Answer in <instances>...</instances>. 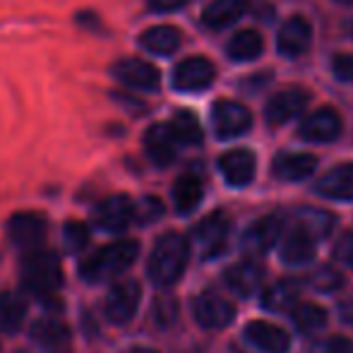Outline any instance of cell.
<instances>
[{
  "label": "cell",
  "mask_w": 353,
  "mask_h": 353,
  "mask_svg": "<svg viewBox=\"0 0 353 353\" xmlns=\"http://www.w3.org/2000/svg\"><path fill=\"white\" fill-rule=\"evenodd\" d=\"M212 123L216 137L233 140V137H241L250 130L252 116L245 106H241L236 101H216L212 108Z\"/></svg>",
  "instance_id": "9c48e42d"
},
{
  "label": "cell",
  "mask_w": 353,
  "mask_h": 353,
  "mask_svg": "<svg viewBox=\"0 0 353 353\" xmlns=\"http://www.w3.org/2000/svg\"><path fill=\"white\" fill-rule=\"evenodd\" d=\"M137 255H140V243L132 241V238H121V241L99 248L92 255L84 257L79 262V276L92 283L108 281L130 270L135 265Z\"/></svg>",
  "instance_id": "6da1fadb"
},
{
  "label": "cell",
  "mask_w": 353,
  "mask_h": 353,
  "mask_svg": "<svg viewBox=\"0 0 353 353\" xmlns=\"http://www.w3.org/2000/svg\"><path fill=\"white\" fill-rule=\"evenodd\" d=\"M255 154L248 152V149H231V152H226L219 159L221 176L233 188H245L255 178Z\"/></svg>",
  "instance_id": "5bb4252c"
},
{
  "label": "cell",
  "mask_w": 353,
  "mask_h": 353,
  "mask_svg": "<svg viewBox=\"0 0 353 353\" xmlns=\"http://www.w3.org/2000/svg\"><path fill=\"white\" fill-rule=\"evenodd\" d=\"M262 48H265V41H262L260 34L252 32V29H243V32H238L236 37L228 41L226 53L231 61L248 63V61H255L262 53Z\"/></svg>",
  "instance_id": "83f0119b"
},
{
  "label": "cell",
  "mask_w": 353,
  "mask_h": 353,
  "mask_svg": "<svg viewBox=\"0 0 353 353\" xmlns=\"http://www.w3.org/2000/svg\"><path fill=\"white\" fill-rule=\"evenodd\" d=\"M312 39V29L307 24V19L303 17H291L286 24L279 29V39H276V48L281 56L286 58H298L307 51Z\"/></svg>",
  "instance_id": "e0dca14e"
},
{
  "label": "cell",
  "mask_w": 353,
  "mask_h": 353,
  "mask_svg": "<svg viewBox=\"0 0 353 353\" xmlns=\"http://www.w3.org/2000/svg\"><path fill=\"white\" fill-rule=\"evenodd\" d=\"M32 339L43 349H58V346L68 344L70 339V330L65 322L56 320V317H43V320L34 322L32 327Z\"/></svg>",
  "instance_id": "4316f807"
},
{
  "label": "cell",
  "mask_w": 353,
  "mask_h": 353,
  "mask_svg": "<svg viewBox=\"0 0 353 353\" xmlns=\"http://www.w3.org/2000/svg\"><path fill=\"white\" fill-rule=\"evenodd\" d=\"M305 106H307V94L303 89H283V92L274 94L267 101L265 118L270 125H283L291 118H296Z\"/></svg>",
  "instance_id": "9a60e30c"
},
{
  "label": "cell",
  "mask_w": 353,
  "mask_h": 353,
  "mask_svg": "<svg viewBox=\"0 0 353 353\" xmlns=\"http://www.w3.org/2000/svg\"><path fill=\"white\" fill-rule=\"evenodd\" d=\"M173 207H176L178 214L188 216L202 205V197H205V185L197 176L192 173H185L181 176L176 183H173Z\"/></svg>",
  "instance_id": "44dd1931"
},
{
  "label": "cell",
  "mask_w": 353,
  "mask_h": 353,
  "mask_svg": "<svg viewBox=\"0 0 353 353\" xmlns=\"http://www.w3.org/2000/svg\"><path fill=\"white\" fill-rule=\"evenodd\" d=\"M190 257V245L181 233H163L154 245L152 255L147 262L149 279L157 283L159 288L173 286L183 276Z\"/></svg>",
  "instance_id": "7a4b0ae2"
},
{
  "label": "cell",
  "mask_w": 353,
  "mask_h": 353,
  "mask_svg": "<svg viewBox=\"0 0 353 353\" xmlns=\"http://www.w3.org/2000/svg\"><path fill=\"white\" fill-rule=\"evenodd\" d=\"M178 317V301L173 296H161L157 298L154 303V320L159 322L161 327H168L173 325Z\"/></svg>",
  "instance_id": "836d02e7"
},
{
  "label": "cell",
  "mask_w": 353,
  "mask_h": 353,
  "mask_svg": "<svg viewBox=\"0 0 353 353\" xmlns=\"http://www.w3.org/2000/svg\"><path fill=\"white\" fill-rule=\"evenodd\" d=\"M262 305L272 312H291L298 305V283L296 281H276L262 293Z\"/></svg>",
  "instance_id": "f1b7e54d"
},
{
  "label": "cell",
  "mask_w": 353,
  "mask_h": 353,
  "mask_svg": "<svg viewBox=\"0 0 353 353\" xmlns=\"http://www.w3.org/2000/svg\"><path fill=\"white\" fill-rule=\"evenodd\" d=\"M27 317V301L19 293L5 291L0 293V332L14 334L24 325Z\"/></svg>",
  "instance_id": "484cf974"
},
{
  "label": "cell",
  "mask_w": 353,
  "mask_h": 353,
  "mask_svg": "<svg viewBox=\"0 0 353 353\" xmlns=\"http://www.w3.org/2000/svg\"><path fill=\"white\" fill-rule=\"evenodd\" d=\"M283 233V221L276 214H267V216L257 219L255 223L248 226V231L243 233V248L250 255H265L267 250L279 243Z\"/></svg>",
  "instance_id": "8fae6325"
},
{
  "label": "cell",
  "mask_w": 353,
  "mask_h": 353,
  "mask_svg": "<svg viewBox=\"0 0 353 353\" xmlns=\"http://www.w3.org/2000/svg\"><path fill=\"white\" fill-rule=\"evenodd\" d=\"M137 205L128 195H111L94 210V223L106 233H121L135 221Z\"/></svg>",
  "instance_id": "52a82bcc"
},
{
  "label": "cell",
  "mask_w": 353,
  "mask_h": 353,
  "mask_svg": "<svg viewBox=\"0 0 353 353\" xmlns=\"http://www.w3.org/2000/svg\"><path fill=\"white\" fill-rule=\"evenodd\" d=\"M161 214H163V205L159 197H144L140 205H137L135 221L152 223V221H157V219H161Z\"/></svg>",
  "instance_id": "d590c367"
},
{
  "label": "cell",
  "mask_w": 353,
  "mask_h": 353,
  "mask_svg": "<svg viewBox=\"0 0 353 353\" xmlns=\"http://www.w3.org/2000/svg\"><path fill=\"white\" fill-rule=\"evenodd\" d=\"M315 238L310 233H305L301 226H296L281 243V260L291 267H303V265H310L315 260Z\"/></svg>",
  "instance_id": "d6986e66"
},
{
  "label": "cell",
  "mask_w": 353,
  "mask_h": 353,
  "mask_svg": "<svg viewBox=\"0 0 353 353\" xmlns=\"http://www.w3.org/2000/svg\"><path fill=\"white\" fill-rule=\"evenodd\" d=\"M245 341L250 346H255L257 351L262 353H288L291 349V336L288 332H283L281 327L272 325V322L265 320H255L245 327L243 332Z\"/></svg>",
  "instance_id": "4fadbf2b"
},
{
  "label": "cell",
  "mask_w": 353,
  "mask_h": 353,
  "mask_svg": "<svg viewBox=\"0 0 353 353\" xmlns=\"http://www.w3.org/2000/svg\"><path fill=\"white\" fill-rule=\"evenodd\" d=\"M339 317L344 322H349V325H353V293L339 303Z\"/></svg>",
  "instance_id": "60d3db41"
},
{
  "label": "cell",
  "mask_w": 353,
  "mask_h": 353,
  "mask_svg": "<svg viewBox=\"0 0 353 353\" xmlns=\"http://www.w3.org/2000/svg\"><path fill=\"white\" fill-rule=\"evenodd\" d=\"M144 152L157 166H168L173 163L178 154V142L173 137L168 125H152L144 132Z\"/></svg>",
  "instance_id": "ac0fdd59"
},
{
  "label": "cell",
  "mask_w": 353,
  "mask_h": 353,
  "mask_svg": "<svg viewBox=\"0 0 353 353\" xmlns=\"http://www.w3.org/2000/svg\"><path fill=\"white\" fill-rule=\"evenodd\" d=\"M128 353H159V351L147 349V346H135V349H128Z\"/></svg>",
  "instance_id": "b9f144b4"
},
{
  "label": "cell",
  "mask_w": 353,
  "mask_h": 353,
  "mask_svg": "<svg viewBox=\"0 0 353 353\" xmlns=\"http://www.w3.org/2000/svg\"><path fill=\"white\" fill-rule=\"evenodd\" d=\"M173 137H176L178 144H188V147H195V144L202 142V125L197 121L195 113L190 111H178L176 116L168 123Z\"/></svg>",
  "instance_id": "4dcf8cb0"
},
{
  "label": "cell",
  "mask_w": 353,
  "mask_h": 353,
  "mask_svg": "<svg viewBox=\"0 0 353 353\" xmlns=\"http://www.w3.org/2000/svg\"><path fill=\"white\" fill-rule=\"evenodd\" d=\"M341 132V118L334 108H320L310 113L301 125V137L307 142H332Z\"/></svg>",
  "instance_id": "2e32d148"
},
{
  "label": "cell",
  "mask_w": 353,
  "mask_h": 353,
  "mask_svg": "<svg viewBox=\"0 0 353 353\" xmlns=\"http://www.w3.org/2000/svg\"><path fill=\"white\" fill-rule=\"evenodd\" d=\"M192 312H195V320L200 322L205 330H223L233 322L236 317V307L228 301L226 296H221L219 291H202L200 296L192 303Z\"/></svg>",
  "instance_id": "5b68a950"
},
{
  "label": "cell",
  "mask_w": 353,
  "mask_h": 353,
  "mask_svg": "<svg viewBox=\"0 0 353 353\" xmlns=\"http://www.w3.org/2000/svg\"><path fill=\"white\" fill-rule=\"evenodd\" d=\"M312 353H353V341L346 336H327L312 349Z\"/></svg>",
  "instance_id": "8d00e7d4"
},
{
  "label": "cell",
  "mask_w": 353,
  "mask_h": 353,
  "mask_svg": "<svg viewBox=\"0 0 353 353\" xmlns=\"http://www.w3.org/2000/svg\"><path fill=\"white\" fill-rule=\"evenodd\" d=\"M223 279H226V286L231 288V293H236L238 298H250L260 288L262 272L250 262H241V265L228 267Z\"/></svg>",
  "instance_id": "d4e9b609"
},
{
  "label": "cell",
  "mask_w": 353,
  "mask_h": 353,
  "mask_svg": "<svg viewBox=\"0 0 353 353\" xmlns=\"http://www.w3.org/2000/svg\"><path fill=\"white\" fill-rule=\"evenodd\" d=\"M228 231H231V221L223 212H214L205 216L192 231V243L197 245L202 257H216L219 252L226 248Z\"/></svg>",
  "instance_id": "ba28073f"
},
{
  "label": "cell",
  "mask_w": 353,
  "mask_h": 353,
  "mask_svg": "<svg viewBox=\"0 0 353 353\" xmlns=\"http://www.w3.org/2000/svg\"><path fill=\"white\" fill-rule=\"evenodd\" d=\"M336 260L344 262L349 270H353V233H344V236L336 241Z\"/></svg>",
  "instance_id": "74e56055"
},
{
  "label": "cell",
  "mask_w": 353,
  "mask_h": 353,
  "mask_svg": "<svg viewBox=\"0 0 353 353\" xmlns=\"http://www.w3.org/2000/svg\"><path fill=\"white\" fill-rule=\"evenodd\" d=\"M142 301V288L135 279H123L113 283L103 301V315L113 325H128L137 315Z\"/></svg>",
  "instance_id": "277c9868"
},
{
  "label": "cell",
  "mask_w": 353,
  "mask_h": 353,
  "mask_svg": "<svg viewBox=\"0 0 353 353\" xmlns=\"http://www.w3.org/2000/svg\"><path fill=\"white\" fill-rule=\"evenodd\" d=\"M296 219H298V226L305 233H310L315 241L327 238L332 233V228H334V216L325 210H315V207H303Z\"/></svg>",
  "instance_id": "1f68e13d"
},
{
  "label": "cell",
  "mask_w": 353,
  "mask_h": 353,
  "mask_svg": "<svg viewBox=\"0 0 353 353\" xmlns=\"http://www.w3.org/2000/svg\"><path fill=\"white\" fill-rule=\"evenodd\" d=\"M181 32L176 27H168V24L147 29L140 37V46L144 51L154 53V56H171L181 48Z\"/></svg>",
  "instance_id": "cb8c5ba5"
},
{
  "label": "cell",
  "mask_w": 353,
  "mask_h": 353,
  "mask_svg": "<svg viewBox=\"0 0 353 353\" xmlns=\"http://www.w3.org/2000/svg\"><path fill=\"white\" fill-rule=\"evenodd\" d=\"M315 190L330 200L349 202L353 200V163H341L317 181Z\"/></svg>",
  "instance_id": "ffe728a7"
},
{
  "label": "cell",
  "mask_w": 353,
  "mask_h": 353,
  "mask_svg": "<svg viewBox=\"0 0 353 353\" xmlns=\"http://www.w3.org/2000/svg\"><path fill=\"white\" fill-rule=\"evenodd\" d=\"M291 320L301 334H317L327 327V310L315 303H298L291 310Z\"/></svg>",
  "instance_id": "f546056e"
},
{
  "label": "cell",
  "mask_w": 353,
  "mask_h": 353,
  "mask_svg": "<svg viewBox=\"0 0 353 353\" xmlns=\"http://www.w3.org/2000/svg\"><path fill=\"white\" fill-rule=\"evenodd\" d=\"M312 288H317V291L322 293H330V291H336V288H341V274L336 270H332V267H322V270H317V274H312Z\"/></svg>",
  "instance_id": "e575fe53"
},
{
  "label": "cell",
  "mask_w": 353,
  "mask_h": 353,
  "mask_svg": "<svg viewBox=\"0 0 353 353\" xmlns=\"http://www.w3.org/2000/svg\"><path fill=\"white\" fill-rule=\"evenodd\" d=\"M339 3H344V5H353V0H339Z\"/></svg>",
  "instance_id": "7bdbcfd3"
},
{
  "label": "cell",
  "mask_w": 353,
  "mask_h": 353,
  "mask_svg": "<svg viewBox=\"0 0 353 353\" xmlns=\"http://www.w3.org/2000/svg\"><path fill=\"white\" fill-rule=\"evenodd\" d=\"M48 231L46 216L39 212H17L8 221V238L12 245L24 250H39Z\"/></svg>",
  "instance_id": "8992f818"
},
{
  "label": "cell",
  "mask_w": 353,
  "mask_h": 353,
  "mask_svg": "<svg viewBox=\"0 0 353 353\" xmlns=\"http://www.w3.org/2000/svg\"><path fill=\"white\" fill-rule=\"evenodd\" d=\"M149 8L157 10V12H171V10H178L183 5H188L190 0H147Z\"/></svg>",
  "instance_id": "ab89813d"
},
{
  "label": "cell",
  "mask_w": 353,
  "mask_h": 353,
  "mask_svg": "<svg viewBox=\"0 0 353 353\" xmlns=\"http://www.w3.org/2000/svg\"><path fill=\"white\" fill-rule=\"evenodd\" d=\"M63 243H65L68 252L77 255L89 245V228L82 221H68L63 226Z\"/></svg>",
  "instance_id": "d6a6232c"
},
{
  "label": "cell",
  "mask_w": 353,
  "mask_h": 353,
  "mask_svg": "<svg viewBox=\"0 0 353 353\" xmlns=\"http://www.w3.org/2000/svg\"><path fill=\"white\" fill-rule=\"evenodd\" d=\"M113 77L123 82L130 89H140V92H157L161 84V74L154 65L140 58H123L111 68Z\"/></svg>",
  "instance_id": "30bf717a"
},
{
  "label": "cell",
  "mask_w": 353,
  "mask_h": 353,
  "mask_svg": "<svg viewBox=\"0 0 353 353\" xmlns=\"http://www.w3.org/2000/svg\"><path fill=\"white\" fill-rule=\"evenodd\" d=\"M22 283L37 296H53L63 283V267L56 252L32 250L22 260Z\"/></svg>",
  "instance_id": "3957f363"
},
{
  "label": "cell",
  "mask_w": 353,
  "mask_h": 353,
  "mask_svg": "<svg viewBox=\"0 0 353 353\" xmlns=\"http://www.w3.org/2000/svg\"><path fill=\"white\" fill-rule=\"evenodd\" d=\"M332 72L344 82H353V53L351 56H336L332 61Z\"/></svg>",
  "instance_id": "f35d334b"
},
{
  "label": "cell",
  "mask_w": 353,
  "mask_h": 353,
  "mask_svg": "<svg viewBox=\"0 0 353 353\" xmlns=\"http://www.w3.org/2000/svg\"><path fill=\"white\" fill-rule=\"evenodd\" d=\"M214 74H216V70L207 58H185L173 70V87L185 94L202 92L214 82Z\"/></svg>",
  "instance_id": "7c38bea8"
},
{
  "label": "cell",
  "mask_w": 353,
  "mask_h": 353,
  "mask_svg": "<svg viewBox=\"0 0 353 353\" xmlns=\"http://www.w3.org/2000/svg\"><path fill=\"white\" fill-rule=\"evenodd\" d=\"M248 0H214L202 12V22L210 29H226L245 14Z\"/></svg>",
  "instance_id": "7402d4cb"
},
{
  "label": "cell",
  "mask_w": 353,
  "mask_h": 353,
  "mask_svg": "<svg viewBox=\"0 0 353 353\" xmlns=\"http://www.w3.org/2000/svg\"><path fill=\"white\" fill-rule=\"evenodd\" d=\"M317 168V159L312 154H279L274 159V171L276 178L281 181H305L307 176H312Z\"/></svg>",
  "instance_id": "603a6c76"
}]
</instances>
